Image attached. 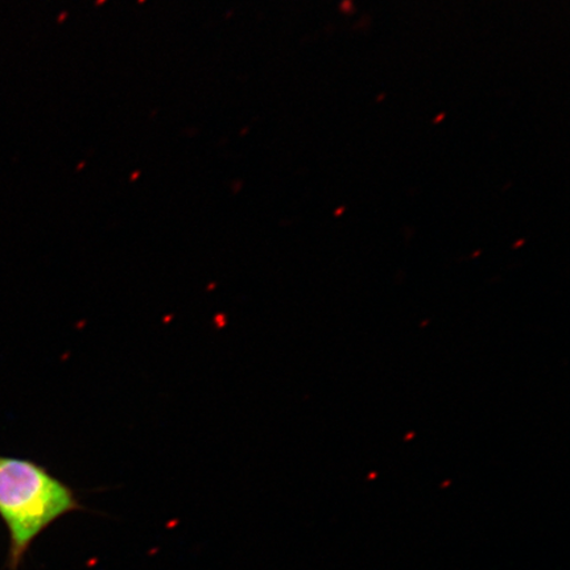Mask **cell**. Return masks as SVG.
Segmentation results:
<instances>
[{
	"label": "cell",
	"mask_w": 570,
	"mask_h": 570,
	"mask_svg": "<svg viewBox=\"0 0 570 570\" xmlns=\"http://www.w3.org/2000/svg\"><path fill=\"white\" fill-rule=\"evenodd\" d=\"M82 510L73 489L40 463L0 455V518L10 534L11 570L49 525Z\"/></svg>",
	"instance_id": "obj_1"
}]
</instances>
